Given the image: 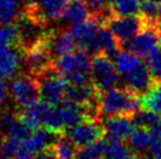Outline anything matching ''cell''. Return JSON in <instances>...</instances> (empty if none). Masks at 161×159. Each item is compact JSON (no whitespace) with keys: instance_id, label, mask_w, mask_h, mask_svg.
<instances>
[{"instance_id":"6da1fadb","label":"cell","mask_w":161,"mask_h":159,"mask_svg":"<svg viewBox=\"0 0 161 159\" xmlns=\"http://www.w3.org/2000/svg\"><path fill=\"white\" fill-rule=\"evenodd\" d=\"M99 106L103 116H133L141 108L140 95L126 88H112L100 93Z\"/></svg>"},{"instance_id":"7a4b0ae2","label":"cell","mask_w":161,"mask_h":159,"mask_svg":"<svg viewBox=\"0 0 161 159\" xmlns=\"http://www.w3.org/2000/svg\"><path fill=\"white\" fill-rule=\"evenodd\" d=\"M55 67L71 84H91L92 82V59L90 53L76 49L69 54L59 56Z\"/></svg>"},{"instance_id":"3957f363","label":"cell","mask_w":161,"mask_h":159,"mask_svg":"<svg viewBox=\"0 0 161 159\" xmlns=\"http://www.w3.org/2000/svg\"><path fill=\"white\" fill-rule=\"evenodd\" d=\"M36 79L39 84L40 98L42 101L59 105L66 100V91L69 82L57 69L55 63L39 75H36Z\"/></svg>"},{"instance_id":"277c9868","label":"cell","mask_w":161,"mask_h":159,"mask_svg":"<svg viewBox=\"0 0 161 159\" xmlns=\"http://www.w3.org/2000/svg\"><path fill=\"white\" fill-rule=\"evenodd\" d=\"M100 19L91 15L85 21L73 23L67 29L78 49H82L90 54L99 53L98 32L100 28Z\"/></svg>"},{"instance_id":"5b68a950","label":"cell","mask_w":161,"mask_h":159,"mask_svg":"<svg viewBox=\"0 0 161 159\" xmlns=\"http://www.w3.org/2000/svg\"><path fill=\"white\" fill-rule=\"evenodd\" d=\"M92 82L99 93L114 88L119 82V71L112 59L100 52L92 58Z\"/></svg>"},{"instance_id":"8992f818","label":"cell","mask_w":161,"mask_h":159,"mask_svg":"<svg viewBox=\"0 0 161 159\" xmlns=\"http://www.w3.org/2000/svg\"><path fill=\"white\" fill-rule=\"evenodd\" d=\"M105 26L108 27L114 33V35L120 40V42H126L127 40L136 35L138 33L146 28L147 21L145 15L141 13L138 15H116L111 14L105 21Z\"/></svg>"},{"instance_id":"52a82bcc","label":"cell","mask_w":161,"mask_h":159,"mask_svg":"<svg viewBox=\"0 0 161 159\" xmlns=\"http://www.w3.org/2000/svg\"><path fill=\"white\" fill-rule=\"evenodd\" d=\"M54 58L48 44V34L28 48L24 49V63L32 75H39L54 64Z\"/></svg>"},{"instance_id":"ba28073f","label":"cell","mask_w":161,"mask_h":159,"mask_svg":"<svg viewBox=\"0 0 161 159\" xmlns=\"http://www.w3.org/2000/svg\"><path fill=\"white\" fill-rule=\"evenodd\" d=\"M9 96L19 109L38 101L40 98V91L36 76L28 73L14 79L9 85Z\"/></svg>"},{"instance_id":"9c48e42d","label":"cell","mask_w":161,"mask_h":159,"mask_svg":"<svg viewBox=\"0 0 161 159\" xmlns=\"http://www.w3.org/2000/svg\"><path fill=\"white\" fill-rule=\"evenodd\" d=\"M67 3L68 0H30L24 14L47 25L63 17Z\"/></svg>"},{"instance_id":"30bf717a","label":"cell","mask_w":161,"mask_h":159,"mask_svg":"<svg viewBox=\"0 0 161 159\" xmlns=\"http://www.w3.org/2000/svg\"><path fill=\"white\" fill-rule=\"evenodd\" d=\"M161 23L160 25H148L146 28L130 38L125 42L127 50H130L140 58H146L154 49L160 46Z\"/></svg>"},{"instance_id":"8fae6325","label":"cell","mask_w":161,"mask_h":159,"mask_svg":"<svg viewBox=\"0 0 161 159\" xmlns=\"http://www.w3.org/2000/svg\"><path fill=\"white\" fill-rule=\"evenodd\" d=\"M65 133L78 149L100 141L106 136L103 121H90V119L82 121L79 124L74 125L73 128L68 129L67 132Z\"/></svg>"},{"instance_id":"7c38bea8","label":"cell","mask_w":161,"mask_h":159,"mask_svg":"<svg viewBox=\"0 0 161 159\" xmlns=\"http://www.w3.org/2000/svg\"><path fill=\"white\" fill-rule=\"evenodd\" d=\"M24 62V50L15 44H0V79L8 80L17 75Z\"/></svg>"},{"instance_id":"4fadbf2b","label":"cell","mask_w":161,"mask_h":159,"mask_svg":"<svg viewBox=\"0 0 161 159\" xmlns=\"http://www.w3.org/2000/svg\"><path fill=\"white\" fill-rule=\"evenodd\" d=\"M103 123L105 126L106 136L111 141H128L136 128L133 116L127 115L108 116Z\"/></svg>"},{"instance_id":"5bb4252c","label":"cell","mask_w":161,"mask_h":159,"mask_svg":"<svg viewBox=\"0 0 161 159\" xmlns=\"http://www.w3.org/2000/svg\"><path fill=\"white\" fill-rule=\"evenodd\" d=\"M124 82L126 88L130 89L140 96L145 95L154 83V79L147 62L141 60L136 68H134L130 74L124 76Z\"/></svg>"},{"instance_id":"9a60e30c","label":"cell","mask_w":161,"mask_h":159,"mask_svg":"<svg viewBox=\"0 0 161 159\" xmlns=\"http://www.w3.org/2000/svg\"><path fill=\"white\" fill-rule=\"evenodd\" d=\"M48 44L53 58L63 56V55L69 54L78 49L75 42L73 41L67 31H61L48 34Z\"/></svg>"},{"instance_id":"2e32d148","label":"cell","mask_w":161,"mask_h":159,"mask_svg":"<svg viewBox=\"0 0 161 159\" xmlns=\"http://www.w3.org/2000/svg\"><path fill=\"white\" fill-rule=\"evenodd\" d=\"M91 11L85 0H68L63 14V21L65 23H78L90 18Z\"/></svg>"},{"instance_id":"e0dca14e","label":"cell","mask_w":161,"mask_h":159,"mask_svg":"<svg viewBox=\"0 0 161 159\" xmlns=\"http://www.w3.org/2000/svg\"><path fill=\"white\" fill-rule=\"evenodd\" d=\"M98 46L99 53L103 52L108 55L111 59H115V56L121 52V42L108 27H100L98 32Z\"/></svg>"},{"instance_id":"ac0fdd59","label":"cell","mask_w":161,"mask_h":159,"mask_svg":"<svg viewBox=\"0 0 161 159\" xmlns=\"http://www.w3.org/2000/svg\"><path fill=\"white\" fill-rule=\"evenodd\" d=\"M157 141L152 132L149 131V129L142 128V126H136L134 132L132 133V136L128 139V145L132 147V150H134L138 153H143L146 151H149L152 147L153 143Z\"/></svg>"},{"instance_id":"d6986e66","label":"cell","mask_w":161,"mask_h":159,"mask_svg":"<svg viewBox=\"0 0 161 159\" xmlns=\"http://www.w3.org/2000/svg\"><path fill=\"white\" fill-rule=\"evenodd\" d=\"M141 108L161 115V81H155L147 93L141 96Z\"/></svg>"},{"instance_id":"ffe728a7","label":"cell","mask_w":161,"mask_h":159,"mask_svg":"<svg viewBox=\"0 0 161 159\" xmlns=\"http://www.w3.org/2000/svg\"><path fill=\"white\" fill-rule=\"evenodd\" d=\"M140 62L141 59L139 58V55L130 50H121L115 56V67L119 74L122 76L130 74Z\"/></svg>"},{"instance_id":"44dd1931","label":"cell","mask_w":161,"mask_h":159,"mask_svg":"<svg viewBox=\"0 0 161 159\" xmlns=\"http://www.w3.org/2000/svg\"><path fill=\"white\" fill-rule=\"evenodd\" d=\"M53 149L55 151V155L58 159H74L78 152L76 147L73 141L67 137L66 133H60L57 138V141H54Z\"/></svg>"},{"instance_id":"7402d4cb","label":"cell","mask_w":161,"mask_h":159,"mask_svg":"<svg viewBox=\"0 0 161 159\" xmlns=\"http://www.w3.org/2000/svg\"><path fill=\"white\" fill-rule=\"evenodd\" d=\"M142 0H113L111 9L116 15H138L141 12Z\"/></svg>"},{"instance_id":"603a6c76","label":"cell","mask_w":161,"mask_h":159,"mask_svg":"<svg viewBox=\"0 0 161 159\" xmlns=\"http://www.w3.org/2000/svg\"><path fill=\"white\" fill-rule=\"evenodd\" d=\"M106 144H107V141H105V138H103V139L94 141L84 147H80V149H78L74 159H103V152H105Z\"/></svg>"},{"instance_id":"cb8c5ba5","label":"cell","mask_w":161,"mask_h":159,"mask_svg":"<svg viewBox=\"0 0 161 159\" xmlns=\"http://www.w3.org/2000/svg\"><path fill=\"white\" fill-rule=\"evenodd\" d=\"M19 12L18 0H0V25L13 23L19 19Z\"/></svg>"},{"instance_id":"d4e9b609","label":"cell","mask_w":161,"mask_h":159,"mask_svg":"<svg viewBox=\"0 0 161 159\" xmlns=\"http://www.w3.org/2000/svg\"><path fill=\"white\" fill-rule=\"evenodd\" d=\"M130 145L121 141H111L106 144L103 159H126L130 153Z\"/></svg>"},{"instance_id":"484cf974","label":"cell","mask_w":161,"mask_h":159,"mask_svg":"<svg viewBox=\"0 0 161 159\" xmlns=\"http://www.w3.org/2000/svg\"><path fill=\"white\" fill-rule=\"evenodd\" d=\"M20 40L18 25H0V44H18Z\"/></svg>"},{"instance_id":"4316f807","label":"cell","mask_w":161,"mask_h":159,"mask_svg":"<svg viewBox=\"0 0 161 159\" xmlns=\"http://www.w3.org/2000/svg\"><path fill=\"white\" fill-rule=\"evenodd\" d=\"M160 117L161 115L154 112V111L146 110V109L139 110L138 112H135L133 115V119H134V123L136 126H142V128L147 129L151 128Z\"/></svg>"},{"instance_id":"83f0119b","label":"cell","mask_w":161,"mask_h":159,"mask_svg":"<svg viewBox=\"0 0 161 159\" xmlns=\"http://www.w3.org/2000/svg\"><path fill=\"white\" fill-rule=\"evenodd\" d=\"M146 62L152 73L153 79L155 81H161V48L158 47L149 55H147Z\"/></svg>"},{"instance_id":"f1b7e54d","label":"cell","mask_w":161,"mask_h":159,"mask_svg":"<svg viewBox=\"0 0 161 159\" xmlns=\"http://www.w3.org/2000/svg\"><path fill=\"white\" fill-rule=\"evenodd\" d=\"M141 13L148 19L160 20V17H159V3H157L155 0H142Z\"/></svg>"},{"instance_id":"f546056e","label":"cell","mask_w":161,"mask_h":159,"mask_svg":"<svg viewBox=\"0 0 161 159\" xmlns=\"http://www.w3.org/2000/svg\"><path fill=\"white\" fill-rule=\"evenodd\" d=\"M8 95H9V87L6 83V80L0 79V109L7 102Z\"/></svg>"},{"instance_id":"4dcf8cb0","label":"cell","mask_w":161,"mask_h":159,"mask_svg":"<svg viewBox=\"0 0 161 159\" xmlns=\"http://www.w3.org/2000/svg\"><path fill=\"white\" fill-rule=\"evenodd\" d=\"M36 159H58L57 158V155H55V151L53 149V145L47 146L42 151H40L36 155Z\"/></svg>"},{"instance_id":"1f68e13d","label":"cell","mask_w":161,"mask_h":159,"mask_svg":"<svg viewBox=\"0 0 161 159\" xmlns=\"http://www.w3.org/2000/svg\"><path fill=\"white\" fill-rule=\"evenodd\" d=\"M151 157L153 159H161V141H155L153 143L152 147L149 149Z\"/></svg>"},{"instance_id":"d6a6232c","label":"cell","mask_w":161,"mask_h":159,"mask_svg":"<svg viewBox=\"0 0 161 159\" xmlns=\"http://www.w3.org/2000/svg\"><path fill=\"white\" fill-rule=\"evenodd\" d=\"M149 131L152 132V135L154 136L155 139L161 141V117L149 128Z\"/></svg>"},{"instance_id":"836d02e7","label":"cell","mask_w":161,"mask_h":159,"mask_svg":"<svg viewBox=\"0 0 161 159\" xmlns=\"http://www.w3.org/2000/svg\"><path fill=\"white\" fill-rule=\"evenodd\" d=\"M126 159H147V157L141 155V153H138V152H133V153H130Z\"/></svg>"},{"instance_id":"e575fe53","label":"cell","mask_w":161,"mask_h":159,"mask_svg":"<svg viewBox=\"0 0 161 159\" xmlns=\"http://www.w3.org/2000/svg\"><path fill=\"white\" fill-rule=\"evenodd\" d=\"M3 139H4V135H3V131H1V128H0V151H1V144H3Z\"/></svg>"},{"instance_id":"d590c367","label":"cell","mask_w":161,"mask_h":159,"mask_svg":"<svg viewBox=\"0 0 161 159\" xmlns=\"http://www.w3.org/2000/svg\"><path fill=\"white\" fill-rule=\"evenodd\" d=\"M0 159H11V157H8V156H5V155H1V156H0Z\"/></svg>"},{"instance_id":"8d00e7d4","label":"cell","mask_w":161,"mask_h":159,"mask_svg":"<svg viewBox=\"0 0 161 159\" xmlns=\"http://www.w3.org/2000/svg\"><path fill=\"white\" fill-rule=\"evenodd\" d=\"M159 17H160V20H161V4L159 5Z\"/></svg>"},{"instance_id":"74e56055","label":"cell","mask_w":161,"mask_h":159,"mask_svg":"<svg viewBox=\"0 0 161 159\" xmlns=\"http://www.w3.org/2000/svg\"><path fill=\"white\" fill-rule=\"evenodd\" d=\"M155 1H157V3H161V0H155Z\"/></svg>"}]
</instances>
